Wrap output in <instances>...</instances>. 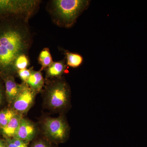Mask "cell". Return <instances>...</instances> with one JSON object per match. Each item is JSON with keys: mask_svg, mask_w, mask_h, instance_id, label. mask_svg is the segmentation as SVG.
Instances as JSON below:
<instances>
[{"mask_svg": "<svg viewBox=\"0 0 147 147\" xmlns=\"http://www.w3.org/2000/svg\"><path fill=\"white\" fill-rule=\"evenodd\" d=\"M32 42L29 20L18 16L0 18V77L16 75L15 60L21 54L28 55Z\"/></svg>", "mask_w": 147, "mask_h": 147, "instance_id": "obj_1", "label": "cell"}, {"mask_svg": "<svg viewBox=\"0 0 147 147\" xmlns=\"http://www.w3.org/2000/svg\"><path fill=\"white\" fill-rule=\"evenodd\" d=\"M89 1L86 0H52L46 9L53 23L61 28H71L86 10Z\"/></svg>", "mask_w": 147, "mask_h": 147, "instance_id": "obj_2", "label": "cell"}, {"mask_svg": "<svg viewBox=\"0 0 147 147\" xmlns=\"http://www.w3.org/2000/svg\"><path fill=\"white\" fill-rule=\"evenodd\" d=\"M43 95L45 107L52 112L64 113L70 107L71 90L62 77L47 80Z\"/></svg>", "mask_w": 147, "mask_h": 147, "instance_id": "obj_3", "label": "cell"}, {"mask_svg": "<svg viewBox=\"0 0 147 147\" xmlns=\"http://www.w3.org/2000/svg\"><path fill=\"white\" fill-rule=\"evenodd\" d=\"M41 1L0 0V18L18 16L30 20L38 10Z\"/></svg>", "mask_w": 147, "mask_h": 147, "instance_id": "obj_4", "label": "cell"}, {"mask_svg": "<svg viewBox=\"0 0 147 147\" xmlns=\"http://www.w3.org/2000/svg\"><path fill=\"white\" fill-rule=\"evenodd\" d=\"M43 134L51 142L56 144L65 142L69 137L70 127L65 116L46 118L42 125Z\"/></svg>", "mask_w": 147, "mask_h": 147, "instance_id": "obj_5", "label": "cell"}, {"mask_svg": "<svg viewBox=\"0 0 147 147\" xmlns=\"http://www.w3.org/2000/svg\"><path fill=\"white\" fill-rule=\"evenodd\" d=\"M26 83L20 84V90L17 96L10 105L11 108L17 114H26L34 103L37 94Z\"/></svg>", "mask_w": 147, "mask_h": 147, "instance_id": "obj_6", "label": "cell"}, {"mask_svg": "<svg viewBox=\"0 0 147 147\" xmlns=\"http://www.w3.org/2000/svg\"><path fill=\"white\" fill-rule=\"evenodd\" d=\"M38 131L37 126L28 119L23 117L14 138L30 142L34 139Z\"/></svg>", "mask_w": 147, "mask_h": 147, "instance_id": "obj_7", "label": "cell"}, {"mask_svg": "<svg viewBox=\"0 0 147 147\" xmlns=\"http://www.w3.org/2000/svg\"><path fill=\"white\" fill-rule=\"evenodd\" d=\"M0 78L3 81L6 98L8 104L10 105L18 94L20 90V84L16 83L14 76L12 75H3Z\"/></svg>", "mask_w": 147, "mask_h": 147, "instance_id": "obj_8", "label": "cell"}, {"mask_svg": "<svg viewBox=\"0 0 147 147\" xmlns=\"http://www.w3.org/2000/svg\"><path fill=\"white\" fill-rule=\"evenodd\" d=\"M23 115L17 114L9 123L2 128H0V133L5 139L14 138L19 128Z\"/></svg>", "mask_w": 147, "mask_h": 147, "instance_id": "obj_9", "label": "cell"}, {"mask_svg": "<svg viewBox=\"0 0 147 147\" xmlns=\"http://www.w3.org/2000/svg\"><path fill=\"white\" fill-rule=\"evenodd\" d=\"M67 66L65 60L53 62L50 66L45 69L46 80L61 77L65 72Z\"/></svg>", "mask_w": 147, "mask_h": 147, "instance_id": "obj_10", "label": "cell"}, {"mask_svg": "<svg viewBox=\"0 0 147 147\" xmlns=\"http://www.w3.org/2000/svg\"><path fill=\"white\" fill-rule=\"evenodd\" d=\"M33 68L30 76L26 83L38 94L42 91L45 84V80L41 71H35Z\"/></svg>", "mask_w": 147, "mask_h": 147, "instance_id": "obj_11", "label": "cell"}, {"mask_svg": "<svg viewBox=\"0 0 147 147\" xmlns=\"http://www.w3.org/2000/svg\"><path fill=\"white\" fill-rule=\"evenodd\" d=\"M38 60V63L41 66L40 71L45 69L53 63L54 61L49 48L45 47L41 50Z\"/></svg>", "mask_w": 147, "mask_h": 147, "instance_id": "obj_12", "label": "cell"}, {"mask_svg": "<svg viewBox=\"0 0 147 147\" xmlns=\"http://www.w3.org/2000/svg\"><path fill=\"white\" fill-rule=\"evenodd\" d=\"M65 55L67 65L73 68H76L82 64L83 58L79 54L66 51L65 52Z\"/></svg>", "mask_w": 147, "mask_h": 147, "instance_id": "obj_13", "label": "cell"}, {"mask_svg": "<svg viewBox=\"0 0 147 147\" xmlns=\"http://www.w3.org/2000/svg\"><path fill=\"white\" fill-rule=\"evenodd\" d=\"M30 65V59L28 55L22 54L19 55L16 58L13 64V69L16 75L17 71L27 69Z\"/></svg>", "mask_w": 147, "mask_h": 147, "instance_id": "obj_14", "label": "cell"}, {"mask_svg": "<svg viewBox=\"0 0 147 147\" xmlns=\"http://www.w3.org/2000/svg\"><path fill=\"white\" fill-rule=\"evenodd\" d=\"M17 113L11 108H6L0 111V128L6 125Z\"/></svg>", "mask_w": 147, "mask_h": 147, "instance_id": "obj_15", "label": "cell"}, {"mask_svg": "<svg viewBox=\"0 0 147 147\" xmlns=\"http://www.w3.org/2000/svg\"><path fill=\"white\" fill-rule=\"evenodd\" d=\"M5 139L7 147H28L30 142L15 138Z\"/></svg>", "mask_w": 147, "mask_h": 147, "instance_id": "obj_16", "label": "cell"}, {"mask_svg": "<svg viewBox=\"0 0 147 147\" xmlns=\"http://www.w3.org/2000/svg\"><path fill=\"white\" fill-rule=\"evenodd\" d=\"M32 67L30 69H21L17 71L16 75L20 78L22 81V82L26 83L29 77L31 75V71Z\"/></svg>", "mask_w": 147, "mask_h": 147, "instance_id": "obj_17", "label": "cell"}, {"mask_svg": "<svg viewBox=\"0 0 147 147\" xmlns=\"http://www.w3.org/2000/svg\"><path fill=\"white\" fill-rule=\"evenodd\" d=\"M6 98L5 88L2 79L0 78V107L3 104Z\"/></svg>", "mask_w": 147, "mask_h": 147, "instance_id": "obj_18", "label": "cell"}, {"mask_svg": "<svg viewBox=\"0 0 147 147\" xmlns=\"http://www.w3.org/2000/svg\"><path fill=\"white\" fill-rule=\"evenodd\" d=\"M30 147H51L49 142L42 139H38L32 143Z\"/></svg>", "mask_w": 147, "mask_h": 147, "instance_id": "obj_19", "label": "cell"}, {"mask_svg": "<svg viewBox=\"0 0 147 147\" xmlns=\"http://www.w3.org/2000/svg\"><path fill=\"white\" fill-rule=\"evenodd\" d=\"M0 147H7L5 139H3L0 137Z\"/></svg>", "mask_w": 147, "mask_h": 147, "instance_id": "obj_20", "label": "cell"}]
</instances>
